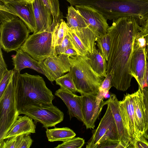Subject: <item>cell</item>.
<instances>
[{"mask_svg": "<svg viewBox=\"0 0 148 148\" xmlns=\"http://www.w3.org/2000/svg\"><path fill=\"white\" fill-rule=\"evenodd\" d=\"M142 27V30L141 31V34L143 35L148 34V17L147 19L145 25Z\"/></svg>", "mask_w": 148, "mask_h": 148, "instance_id": "b9f144b4", "label": "cell"}, {"mask_svg": "<svg viewBox=\"0 0 148 148\" xmlns=\"http://www.w3.org/2000/svg\"><path fill=\"white\" fill-rule=\"evenodd\" d=\"M0 10L18 17L25 24L31 32L36 33V26L32 3L24 1L6 3H2V4L0 3Z\"/></svg>", "mask_w": 148, "mask_h": 148, "instance_id": "30bf717a", "label": "cell"}, {"mask_svg": "<svg viewBox=\"0 0 148 148\" xmlns=\"http://www.w3.org/2000/svg\"><path fill=\"white\" fill-rule=\"evenodd\" d=\"M50 2L53 11V22L57 24L64 17L60 10L58 0H50Z\"/></svg>", "mask_w": 148, "mask_h": 148, "instance_id": "836d02e7", "label": "cell"}, {"mask_svg": "<svg viewBox=\"0 0 148 148\" xmlns=\"http://www.w3.org/2000/svg\"><path fill=\"white\" fill-rule=\"evenodd\" d=\"M33 140L29 135L23 134L18 148H29L32 145Z\"/></svg>", "mask_w": 148, "mask_h": 148, "instance_id": "74e56055", "label": "cell"}, {"mask_svg": "<svg viewBox=\"0 0 148 148\" xmlns=\"http://www.w3.org/2000/svg\"><path fill=\"white\" fill-rule=\"evenodd\" d=\"M13 83L18 112L29 105L52 104L54 96L41 76L27 73L21 74L14 70Z\"/></svg>", "mask_w": 148, "mask_h": 148, "instance_id": "7a4b0ae2", "label": "cell"}, {"mask_svg": "<svg viewBox=\"0 0 148 148\" xmlns=\"http://www.w3.org/2000/svg\"><path fill=\"white\" fill-rule=\"evenodd\" d=\"M56 25L53 23L51 27L47 30L29 35L21 48L40 62L58 55L52 45V35Z\"/></svg>", "mask_w": 148, "mask_h": 148, "instance_id": "5b68a950", "label": "cell"}, {"mask_svg": "<svg viewBox=\"0 0 148 148\" xmlns=\"http://www.w3.org/2000/svg\"><path fill=\"white\" fill-rule=\"evenodd\" d=\"M146 41V53L147 60L148 61V34L144 35Z\"/></svg>", "mask_w": 148, "mask_h": 148, "instance_id": "ee69618b", "label": "cell"}, {"mask_svg": "<svg viewBox=\"0 0 148 148\" xmlns=\"http://www.w3.org/2000/svg\"><path fill=\"white\" fill-rule=\"evenodd\" d=\"M46 133L48 141L64 142L74 137L75 133L70 129L66 127L46 129Z\"/></svg>", "mask_w": 148, "mask_h": 148, "instance_id": "cb8c5ba5", "label": "cell"}, {"mask_svg": "<svg viewBox=\"0 0 148 148\" xmlns=\"http://www.w3.org/2000/svg\"><path fill=\"white\" fill-rule=\"evenodd\" d=\"M71 63L69 73L73 78L77 88L81 95H97L100 87L104 79L93 69L87 56L78 55L69 58Z\"/></svg>", "mask_w": 148, "mask_h": 148, "instance_id": "3957f363", "label": "cell"}, {"mask_svg": "<svg viewBox=\"0 0 148 148\" xmlns=\"http://www.w3.org/2000/svg\"><path fill=\"white\" fill-rule=\"evenodd\" d=\"M68 34L74 49L78 55L81 56H87L89 53L87 49L80 42L75 32L69 28Z\"/></svg>", "mask_w": 148, "mask_h": 148, "instance_id": "83f0119b", "label": "cell"}, {"mask_svg": "<svg viewBox=\"0 0 148 148\" xmlns=\"http://www.w3.org/2000/svg\"><path fill=\"white\" fill-rule=\"evenodd\" d=\"M132 94L138 129L140 133L143 135L145 128V106L143 92L139 87L138 90Z\"/></svg>", "mask_w": 148, "mask_h": 148, "instance_id": "ffe728a7", "label": "cell"}, {"mask_svg": "<svg viewBox=\"0 0 148 148\" xmlns=\"http://www.w3.org/2000/svg\"><path fill=\"white\" fill-rule=\"evenodd\" d=\"M121 114L130 136L131 148L134 140L142 135L139 132L136 119L133 94L124 95L119 101Z\"/></svg>", "mask_w": 148, "mask_h": 148, "instance_id": "8fae6325", "label": "cell"}, {"mask_svg": "<svg viewBox=\"0 0 148 148\" xmlns=\"http://www.w3.org/2000/svg\"><path fill=\"white\" fill-rule=\"evenodd\" d=\"M17 16L5 11L0 10V23L8 21Z\"/></svg>", "mask_w": 148, "mask_h": 148, "instance_id": "f35d334b", "label": "cell"}, {"mask_svg": "<svg viewBox=\"0 0 148 148\" xmlns=\"http://www.w3.org/2000/svg\"><path fill=\"white\" fill-rule=\"evenodd\" d=\"M55 95L61 98L66 106L70 119L75 117L83 122L81 96L61 88L56 91Z\"/></svg>", "mask_w": 148, "mask_h": 148, "instance_id": "e0dca14e", "label": "cell"}, {"mask_svg": "<svg viewBox=\"0 0 148 148\" xmlns=\"http://www.w3.org/2000/svg\"><path fill=\"white\" fill-rule=\"evenodd\" d=\"M40 64L50 76L52 82L69 72L71 66L69 57L63 54L48 57Z\"/></svg>", "mask_w": 148, "mask_h": 148, "instance_id": "5bb4252c", "label": "cell"}, {"mask_svg": "<svg viewBox=\"0 0 148 148\" xmlns=\"http://www.w3.org/2000/svg\"><path fill=\"white\" fill-rule=\"evenodd\" d=\"M68 29L66 23L63 19L55 26L52 35V45L53 48L61 44L68 33Z\"/></svg>", "mask_w": 148, "mask_h": 148, "instance_id": "d4e9b609", "label": "cell"}, {"mask_svg": "<svg viewBox=\"0 0 148 148\" xmlns=\"http://www.w3.org/2000/svg\"><path fill=\"white\" fill-rule=\"evenodd\" d=\"M147 60L146 53V41L141 31L134 42L131 60V75L136 80L142 90L146 87V72Z\"/></svg>", "mask_w": 148, "mask_h": 148, "instance_id": "ba28073f", "label": "cell"}, {"mask_svg": "<svg viewBox=\"0 0 148 148\" xmlns=\"http://www.w3.org/2000/svg\"><path fill=\"white\" fill-rule=\"evenodd\" d=\"M26 1L30 3H32L35 0H25Z\"/></svg>", "mask_w": 148, "mask_h": 148, "instance_id": "7dc6e473", "label": "cell"}, {"mask_svg": "<svg viewBox=\"0 0 148 148\" xmlns=\"http://www.w3.org/2000/svg\"><path fill=\"white\" fill-rule=\"evenodd\" d=\"M111 110L118 131L120 144L123 148H131V142L128 131L123 119L119 106V101L116 95L111 94L109 99L105 101Z\"/></svg>", "mask_w": 148, "mask_h": 148, "instance_id": "9a60e30c", "label": "cell"}, {"mask_svg": "<svg viewBox=\"0 0 148 148\" xmlns=\"http://www.w3.org/2000/svg\"><path fill=\"white\" fill-rule=\"evenodd\" d=\"M106 140L120 142L116 124L108 105L98 126L87 142L86 148H94L100 143Z\"/></svg>", "mask_w": 148, "mask_h": 148, "instance_id": "9c48e42d", "label": "cell"}, {"mask_svg": "<svg viewBox=\"0 0 148 148\" xmlns=\"http://www.w3.org/2000/svg\"><path fill=\"white\" fill-rule=\"evenodd\" d=\"M142 29L136 19L130 16L113 20L108 29L110 47L106 73L112 77V86L118 90L126 91L131 86L133 77L130 68L134 44Z\"/></svg>", "mask_w": 148, "mask_h": 148, "instance_id": "6da1fadb", "label": "cell"}, {"mask_svg": "<svg viewBox=\"0 0 148 148\" xmlns=\"http://www.w3.org/2000/svg\"><path fill=\"white\" fill-rule=\"evenodd\" d=\"M32 3L36 26V33L51 28L52 25L53 17L50 11L42 0H35Z\"/></svg>", "mask_w": 148, "mask_h": 148, "instance_id": "ac0fdd59", "label": "cell"}, {"mask_svg": "<svg viewBox=\"0 0 148 148\" xmlns=\"http://www.w3.org/2000/svg\"><path fill=\"white\" fill-rule=\"evenodd\" d=\"M12 57L13 69L20 73L23 69L28 68L33 69L45 75L51 82V78L47 71L40 65V62L33 58L21 48L16 50Z\"/></svg>", "mask_w": 148, "mask_h": 148, "instance_id": "2e32d148", "label": "cell"}, {"mask_svg": "<svg viewBox=\"0 0 148 148\" xmlns=\"http://www.w3.org/2000/svg\"><path fill=\"white\" fill-rule=\"evenodd\" d=\"M0 2L3 3H6L10 2L16 1H25V0H0Z\"/></svg>", "mask_w": 148, "mask_h": 148, "instance_id": "bcb514c9", "label": "cell"}, {"mask_svg": "<svg viewBox=\"0 0 148 148\" xmlns=\"http://www.w3.org/2000/svg\"><path fill=\"white\" fill-rule=\"evenodd\" d=\"M2 48L0 47V77L3 74L8 70L7 66L5 62L3 53L1 50Z\"/></svg>", "mask_w": 148, "mask_h": 148, "instance_id": "ab89813d", "label": "cell"}, {"mask_svg": "<svg viewBox=\"0 0 148 148\" xmlns=\"http://www.w3.org/2000/svg\"><path fill=\"white\" fill-rule=\"evenodd\" d=\"M13 73V69L11 70H8L0 77V98L4 94Z\"/></svg>", "mask_w": 148, "mask_h": 148, "instance_id": "4dcf8cb0", "label": "cell"}, {"mask_svg": "<svg viewBox=\"0 0 148 148\" xmlns=\"http://www.w3.org/2000/svg\"><path fill=\"white\" fill-rule=\"evenodd\" d=\"M66 18L67 25L68 27L72 30L76 31L88 27L81 14L72 5L68 8Z\"/></svg>", "mask_w": 148, "mask_h": 148, "instance_id": "7402d4cb", "label": "cell"}, {"mask_svg": "<svg viewBox=\"0 0 148 148\" xmlns=\"http://www.w3.org/2000/svg\"><path fill=\"white\" fill-rule=\"evenodd\" d=\"M73 31L77 35L80 42L87 49L89 53H93L96 49L97 38L93 32L88 27Z\"/></svg>", "mask_w": 148, "mask_h": 148, "instance_id": "603a6c76", "label": "cell"}, {"mask_svg": "<svg viewBox=\"0 0 148 148\" xmlns=\"http://www.w3.org/2000/svg\"><path fill=\"white\" fill-rule=\"evenodd\" d=\"M145 81L146 84V87L148 89V61H147V68L146 72Z\"/></svg>", "mask_w": 148, "mask_h": 148, "instance_id": "f6af8a7d", "label": "cell"}, {"mask_svg": "<svg viewBox=\"0 0 148 148\" xmlns=\"http://www.w3.org/2000/svg\"><path fill=\"white\" fill-rule=\"evenodd\" d=\"M96 41L98 48L107 61L110 47V39L107 34L102 36L97 37Z\"/></svg>", "mask_w": 148, "mask_h": 148, "instance_id": "4316f807", "label": "cell"}, {"mask_svg": "<svg viewBox=\"0 0 148 148\" xmlns=\"http://www.w3.org/2000/svg\"><path fill=\"white\" fill-rule=\"evenodd\" d=\"M19 114H23L34 120L36 123H42V127L47 129L55 127L64 119L63 112L53 104H38L25 107L19 111Z\"/></svg>", "mask_w": 148, "mask_h": 148, "instance_id": "52a82bcc", "label": "cell"}, {"mask_svg": "<svg viewBox=\"0 0 148 148\" xmlns=\"http://www.w3.org/2000/svg\"><path fill=\"white\" fill-rule=\"evenodd\" d=\"M97 95H83L81 96L82 111L84 118L83 123L86 129L95 127V123L99 117L103 106L106 105L102 100L100 105L97 104Z\"/></svg>", "mask_w": 148, "mask_h": 148, "instance_id": "4fadbf2b", "label": "cell"}, {"mask_svg": "<svg viewBox=\"0 0 148 148\" xmlns=\"http://www.w3.org/2000/svg\"><path fill=\"white\" fill-rule=\"evenodd\" d=\"M89 63L93 69L101 76H107V61L99 49H96L92 53L87 55Z\"/></svg>", "mask_w": 148, "mask_h": 148, "instance_id": "44dd1931", "label": "cell"}, {"mask_svg": "<svg viewBox=\"0 0 148 148\" xmlns=\"http://www.w3.org/2000/svg\"><path fill=\"white\" fill-rule=\"evenodd\" d=\"M132 148H148V140L142 135L134 140Z\"/></svg>", "mask_w": 148, "mask_h": 148, "instance_id": "8d00e7d4", "label": "cell"}, {"mask_svg": "<svg viewBox=\"0 0 148 148\" xmlns=\"http://www.w3.org/2000/svg\"><path fill=\"white\" fill-rule=\"evenodd\" d=\"M36 125L32 119L27 115L18 116L4 139L22 134L30 135L35 132Z\"/></svg>", "mask_w": 148, "mask_h": 148, "instance_id": "d6986e66", "label": "cell"}, {"mask_svg": "<svg viewBox=\"0 0 148 148\" xmlns=\"http://www.w3.org/2000/svg\"><path fill=\"white\" fill-rule=\"evenodd\" d=\"M142 90L145 106V128L143 135L148 140V89L144 88Z\"/></svg>", "mask_w": 148, "mask_h": 148, "instance_id": "1f68e13d", "label": "cell"}, {"mask_svg": "<svg viewBox=\"0 0 148 148\" xmlns=\"http://www.w3.org/2000/svg\"><path fill=\"white\" fill-rule=\"evenodd\" d=\"M112 78L110 75H107L100 87L99 92L96 97L97 103L100 105L106 94L112 86Z\"/></svg>", "mask_w": 148, "mask_h": 148, "instance_id": "f1b7e54d", "label": "cell"}, {"mask_svg": "<svg viewBox=\"0 0 148 148\" xmlns=\"http://www.w3.org/2000/svg\"><path fill=\"white\" fill-rule=\"evenodd\" d=\"M22 135L4 139L0 143V148H18Z\"/></svg>", "mask_w": 148, "mask_h": 148, "instance_id": "d6a6232c", "label": "cell"}, {"mask_svg": "<svg viewBox=\"0 0 148 148\" xmlns=\"http://www.w3.org/2000/svg\"><path fill=\"white\" fill-rule=\"evenodd\" d=\"M46 6L50 11L52 15V10L50 0H42Z\"/></svg>", "mask_w": 148, "mask_h": 148, "instance_id": "7bdbcfd3", "label": "cell"}, {"mask_svg": "<svg viewBox=\"0 0 148 148\" xmlns=\"http://www.w3.org/2000/svg\"><path fill=\"white\" fill-rule=\"evenodd\" d=\"M0 47L9 52L16 51L23 45L31 31L18 17L0 23Z\"/></svg>", "mask_w": 148, "mask_h": 148, "instance_id": "277c9868", "label": "cell"}, {"mask_svg": "<svg viewBox=\"0 0 148 148\" xmlns=\"http://www.w3.org/2000/svg\"><path fill=\"white\" fill-rule=\"evenodd\" d=\"M62 54L66 55L72 58H74L79 55L76 51L73 48L67 49Z\"/></svg>", "mask_w": 148, "mask_h": 148, "instance_id": "60d3db41", "label": "cell"}, {"mask_svg": "<svg viewBox=\"0 0 148 148\" xmlns=\"http://www.w3.org/2000/svg\"><path fill=\"white\" fill-rule=\"evenodd\" d=\"M94 148H123L120 142L111 140H106L100 143Z\"/></svg>", "mask_w": 148, "mask_h": 148, "instance_id": "d590c367", "label": "cell"}, {"mask_svg": "<svg viewBox=\"0 0 148 148\" xmlns=\"http://www.w3.org/2000/svg\"><path fill=\"white\" fill-rule=\"evenodd\" d=\"M69 48L74 49L68 32L61 44L55 47V49L57 54L58 55L62 54Z\"/></svg>", "mask_w": 148, "mask_h": 148, "instance_id": "e575fe53", "label": "cell"}, {"mask_svg": "<svg viewBox=\"0 0 148 148\" xmlns=\"http://www.w3.org/2000/svg\"><path fill=\"white\" fill-rule=\"evenodd\" d=\"M84 140L79 137H73L58 145L55 148H81L84 144Z\"/></svg>", "mask_w": 148, "mask_h": 148, "instance_id": "f546056e", "label": "cell"}, {"mask_svg": "<svg viewBox=\"0 0 148 148\" xmlns=\"http://www.w3.org/2000/svg\"><path fill=\"white\" fill-rule=\"evenodd\" d=\"M55 81L56 84L59 85L61 88L74 94L77 92H79L73 79L69 73L63 75Z\"/></svg>", "mask_w": 148, "mask_h": 148, "instance_id": "484cf974", "label": "cell"}, {"mask_svg": "<svg viewBox=\"0 0 148 148\" xmlns=\"http://www.w3.org/2000/svg\"><path fill=\"white\" fill-rule=\"evenodd\" d=\"M90 29L97 37L107 34L109 26L107 19L101 13L91 7L86 5H76Z\"/></svg>", "mask_w": 148, "mask_h": 148, "instance_id": "7c38bea8", "label": "cell"}, {"mask_svg": "<svg viewBox=\"0 0 148 148\" xmlns=\"http://www.w3.org/2000/svg\"><path fill=\"white\" fill-rule=\"evenodd\" d=\"M13 75L0 98V143L19 115L15 100Z\"/></svg>", "mask_w": 148, "mask_h": 148, "instance_id": "8992f818", "label": "cell"}]
</instances>
